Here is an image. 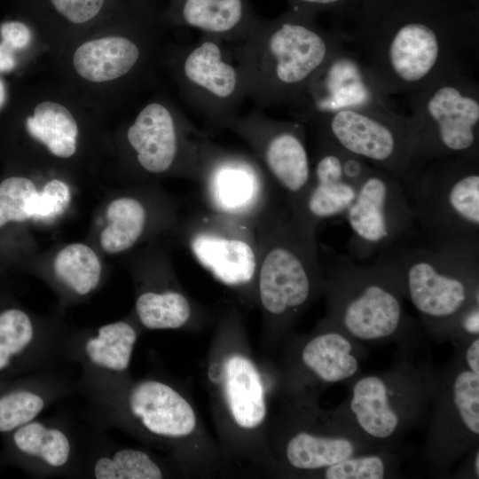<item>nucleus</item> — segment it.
Listing matches in <instances>:
<instances>
[{"label":"nucleus","mask_w":479,"mask_h":479,"mask_svg":"<svg viewBox=\"0 0 479 479\" xmlns=\"http://www.w3.org/2000/svg\"><path fill=\"white\" fill-rule=\"evenodd\" d=\"M97 479H159L162 477L160 467L141 451L124 449L118 451L112 459L100 458L94 466Z\"/></svg>","instance_id":"33"},{"label":"nucleus","mask_w":479,"mask_h":479,"mask_svg":"<svg viewBox=\"0 0 479 479\" xmlns=\"http://www.w3.org/2000/svg\"><path fill=\"white\" fill-rule=\"evenodd\" d=\"M71 200L68 185L63 180L53 178L38 192L35 220L49 221L62 215Z\"/></svg>","instance_id":"36"},{"label":"nucleus","mask_w":479,"mask_h":479,"mask_svg":"<svg viewBox=\"0 0 479 479\" xmlns=\"http://www.w3.org/2000/svg\"><path fill=\"white\" fill-rule=\"evenodd\" d=\"M453 343L466 365L479 374V335L462 339Z\"/></svg>","instance_id":"39"},{"label":"nucleus","mask_w":479,"mask_h":479,"mask_svg":"<svg viewBox=\"0 0 479 479\" xmlns=\"http://www.w3.org/2000/svg\"><path fill=\"white\" fill-rule=\"evenodd\" d=\"M109 18L51 55L56 82L102 116L155 85L169 44L161 13L145 1Z\"/></svg>","instance_id":"2"},{"label":"nucleus","mask_w":479,"mask_h":479,"mask_svg":"<svg viewBox=\"0 0 479 479\" xmlns=\"http://www.w3.org/2000/svg\"><path fill=\"white\" fill-rule=\"evenodd\" d=\"M20 112L28 138L60 161L75 158L84 128L104 117L56 82L32 89Z\"/></svg>","instance_id":"19"},{"label":"nucleus","mask_w":479,"mask_h":479,"mask_svg":"<svg viewBox=\"0 0 479 479\" xmlns=\"http://www.w3.org/2000/svg\"><path fill=\"white\" fill-rule=\"evenodd\" d=\"M122 139L137 169L197 182L208 135L196 128L164 92L146 99L122 126Z\"/></svg>","instance_id":"10"},{"label":"nucleus","mask_w":479,"mask_h":479,"mask_svg":"<svg viewBox=\"0 0 479 479\" xmlns=\"http://www.w3.org/2000/svg\"><path fill=\"white\" fill-rule=\"evenodd\" d=\"M13 441L20 451L40 457L51 467H61L68 459L70 445L66 435L39 422L20 426L13 435Z\"/></svg>","instance_id":"31"},{"label":"nucleus","mask_w":479,"mask_h":479,"mask_svg":"<svg viewBox=\"0 0 479 479\" xmlns=\"http://www.w3.org/2000/svg\"><path fill=\"white\" fill-rule=\"evenodd\" d=\"M397 351L384 371L362 374L346 386L349 394L334 410L362 436L380 446H397L427 420L432 394L430 359Z\"/></svg>","instance_id":"7"},{"label":"nucleus","mask_w":479,"mask_h":479,"mask_svg":"<svg viewBox=\"0 0 479 479\" xmlns=\"http://www.w3.org/2000/svg\"><path fill=\"white\" fill-rule=\"evenodd\" d=\"M132 413L152 433L181 437L190 435L196 417L189 403L169 385L156 381L137 384L129 398Z\"/></svg>","instance_id":"23"},{"label":"nucleus","mask_w":479,"mask_h":479,"mask_svg":"<svg viewBox=\"0 0 479 479\" xmlns=\"http://www.w3.org/2000/svg\"><path fill=\"white\" fill-rule=\"evenodd\" d=\"M38 191L26 177L12 176L0 183V228L9 222L35 219Z\"/></svg>","instance_id":"32"},{"label":"nucleus","mask_w":479,"mask_h":479,"mask_svg":"<svg viewBox=\"0 0 479 479\" xmlns=\"http://www.w3.org/2000/svg\"><path fill=\"white\" fill-rule=\"evenodd\" d=\"M327 297L326 320L360 343H395L416 353L422 326L405 310L404 296L389 273L373 262H358L330 247H319Z\"/></svg>","instance_id":"5"},{"label":"nucleus","mask_w":479,"mask_h":479,"mask_svg":"<svg viewBox=\"0 0 479 479\" xmlns=\"http://www.w3.org/2000/svg\"><path fill=\"white\" fill-rule=\"evenodd\" d=\"M166 67L184 101L212 127L224 129L247 98L240 71L222 40L202 35L195 43H169Z\"/></svg>","instance_id":"11"},{"label":"nucleus","mask_w":479,"mask_h":479,"mask_svg":"<svg viewBox=\"0 0 479 479\" xmlns=\"http://www.w3.org/2000/svg\"><path fill=\"white\" fill-rule=\"evenodd\" d=\"M357 193V188L344 180L311 181L300 211L301 220L318 229L325 220L345 216Z\"/></svg>","instance_id":"28"},{"label":"nucleus","mask_w":479,"mask_h":479,"mask_svg":"<svg viewBox=\"0 0 479 479\" xmlns=\"http://www.w3.org/2000/svg\"><path fill=\"white\" fill-rule=\"evenodd\" d=\"M412 452L402 444L383 446L358 453L323 470L326 479H385L401 477L404 462L411 460Z\"/></svg>","instance_id":"27"},{"label":"nucleus","mask_w":479,"mask_h":479,"mask_svg":"<svg viewBox=\"0 0 479 479\" xmlns=\"http://www.w3.org/2000/svg\"><path fill=\"white\" fill-rule=\"evenodd\" d=\"M4 98H5V90H4L3 82L0 80V107H2V106L4 105Z\"/></svg>","instance_id":"42"},{"label":"nucleus","mask_w":479,"mask_h":479,"mask_svg":"<svg viewBox=\"0 0 479 479\" xmlns=\"http://www.w3.org/2000/svg\"><path fill=\"white\" fill-rule=\"evenodd\" d=\"M313 124L318 138L400 178L413 165L411 119L394 108H344L322 116Z\"/></svg>","instance_id":"13"},{"label":"nucleus","mask_w":479,"mask_h":479,"mask_svg":"<svg viewBox=\"0 0 479 479\" xmlns=\"http://www.w3.org/2000/svg\"><path fill=\"white\" fill-rule=\"evenodd\" d=\"M367 350L363 345L326 319L322 329L302 346L300 360L320 383L347 385L361 373Z\"/></svg>","instance_id":"22"},{"label":"nucleus","mask_w":479,"mask_h":479,"mask_svg":"<svg viewBox=\"0 0 479 479\" xmlns=\"http://www.w3.org/2000/svg\"><path fill=\"white\" fill-rule=\"evenodd\" d=\"M161 13L168 27H191L224 43H237L260 25L249 0H169Z\"/></svg>","instance_id":"20"},{"label":"nucleus","mask_w":479,"mask_h":479,"mask_svg":"<svg viewBox=\"0 0 479 479\" xmlns=\"http://www.w3.org/2000/svg\"><path fill=\"white\" fill-rule=\"evenodd\" d=\"M290 7L298 8L315 15L330 13L336 18L349 19L365 0H287Z\"/></svg>","instance_id":"37"},{"label":"nucleus","mask_w":479,"mask_h":479,"mask_svg":"<svg viewBox=\"0 0 479 479\" xmlns=\"http://www.w3.org/2000/svg\"><path fill=\"white\" fill-rule=\"evenodd\" d=\"M341 151L343 179L357 189L367 176L372 166L358 156L342 150Z\"/></svg>","instance_id":"38"},{"label":"nucleus","mask_w":479,"mask_h":479,"mask_svg":"<svg viewBox=\"0 0 479 479\" xmlns=\"http://www.w3.org/2000/svg\"><path fill=\"white\" fill-rule=\"evenodd\" d=\"M422 461L446 474L479 445V374L471 371L456 349L443 367L432 368V394Z\"/></svg>","instance_id":"12"},{"label":"nucleus","mask_w":479,"mask_h":479,"mask_svg":"<svg viewBox=\"0 0 479 479\" xmlns=\"http://www.w3.org/2000/svg\"><path fill=\"white\" fill-rule=\"evenodd\" d=\"M29 317L18 309L0 313V371L5 368L12 356L20 353L33 339Z\"/></svg>","instance_id":"34"},{"label":"nucleus","mask_w":479,"mask_h":479,"mask_svg":"<svg viewBox=\"0 0 479 479\" xmlns=\"http://www.w3.org/2000/svg\"><path fill=\"white\" fill-rule=\"evenodd\" d=\"M458 2L467 4L473 6H479V0H456Z\"/></svg>","instance_id":"43"},{"label":"nucleus","mask_w":479,"mask_h":479,"mask_svg":"<svg viewBox=\"0 0 479 479\" xmlns=\"http://www.w3.org/2000/svg\"><path fill=\"white\" fill-rule=\"evenodd\" d=\"M349 20L346 43L389 98L468 72L467 58L478 56L479 6L456 0H365Z\"/></svg>","instance_id":"1"},{"label":"nucleus","mask_w":479,"mask_h":479,"mask_svg":"<svg viewBox=\"0 0 479 479\" xmlns=\"http://www.w3.org/2000/svg\"><path fill=\"white\" fill-rule=\"evenodd\" d=\"M56 276L81 295L96 288L101 277L98 255L83 243H72L61 248L53 261Z\"/></svg>","instance_id":"29"},{"label":"nucleus","mask_w":479,"mask_h":479,"mask_svg":"<svg viewBox=\"0 0 479 479\" xmlns=\"http://www.w3.org/2000/svg\"><path fill=\"white\" fill-rule=\"evenodd\" d=\"M255 225L261 304L270 316L290 320L325 294L317 229L294 215L282 199L270 206Z\"/></svg>","instance_id":"6"},{"label":"nucleus","mask_w":479,"mask_h":479,"mask_svg":"<svg viewBox=\"0 0 479 479\" xmlns=\"http://www.w3.org/2000/svg\"><path fill=\"white\" fill-rule=\"evenodd\" d=\"M317 15L290 7L274 19H263L232 56L247 98L258 108L290 106L328 59L346 44L339 27L325 29Z\"/></svg>","instance_id":"3"},{"label":"nucleus","mask_w":479,"mask_h":479,"mask_svg":"<svg viewBox=\"0 0 479 479\" xmlns=\"http://www.w3.org/2000/svg\"><path fill=\"white\" fill-rule=\"evenodd\" d=\"M18 66L17 54L4 43H0V72H10Z\"/></svg>","instance_id":"41"},{"label":"nucleus","mask_w":479,"mask_h":479,"mask_svg":"<svg viewBox=\"0 0 479 479\" xmlns=\"http://www.w3.org/2000/svg\"><path fill=\"white\" fill-rule=\"evenodd\" d=\"M407 98L412 166L453 157L479 159V84L473 75H450Z\"/></svg>","instance_id":"9"},{"label":"nucleus","mask_w":479,"mask_h":479,"mask_svg":"<svg viewBox=\"0 0 479 479\" xmlns=\"http://www.w3.org/2000/svg\"><path fill=\"white\" fill-rule=\"evenodd\" d=\"M141 323L149 329H173L184 326L192 316L189 300L181 292L146 291L136 302Z\"/></svg>","instance_id":"30"},{"label":"nucleus","mask_w":479,"mask_h":479,"mask_svg":"<svg viewBox=\"0 0 479 479\" xmlns=\"http://www.w3.org/2000/svg\"><path fill=\"white\" fill-rule=\"evenodd\" d=\"M351 234L348 255L372 262L415 230L401 178L372 166L344 216Z\"/></svg>","instance_id":"16"},{"label":"nucleus","mask_w":479,"mask_h":479,"mask_svg":"<svg viewBox=\"0 0 479 479\" xmlns=\"http://www.w3.org/2000/svg\"><path fill=\"white\" fill-rule=\"evenodd\" d=\"M416 231L440 247L479 255V159L414 165L401 178Z\"/></svg>","instance_id":"8"},{"label":"nucleus","mask_w":479,"mask_h":479,"mask_svg":"<svg viewBox=\"0 0 479 479\" xmlns=\"http://www.w3.org/2000/svg\"><path fill=\"white\" fill-rule=\"evenodd\" d=\"M466 460L455 474L457 478H479V445L474 447L466 455Z\"/></svg>","instance_id":"40"},{"label":"nucleus","mask_w":479,"mask_h":479,"mask_svg":"<svg viewBox=\"0 0 479 479\" xmlns=\"http://www.w3.org/2000/svg\"><path fill=\"white\" fill-rule=\"evenodd\" d=\"M252 149L292 212L300 211L312 181V163L302 122L278 120L258 108L224 126Z\"/></svg>","instance_id":"15"},{"label":"nucleus","mask_w":479,"mask_h":479,"mask_svg":"<svg viewBox=\"0 0 479 479\" xmlns=\"http://www.w3.org/2000/svg\"><path fill=\"white\" fill-rule=\"evenodd\" d=\"M31 27L50 55L56 53L107 17L111 0H42Z\"/></svg>","instance_id":"24"},{"label":"nucleus","mask_w":479,"mask_h":479,"mask_svg":"<svg viewBox=\"0 0 479 479\" xmlns=\"http://www.w3.org/2000/svg\"><path fill=\"white\" fill-rule=\"evenodd\" d=\"M336 413L338 420L323 431L300 430L288 438L285 455L291 467L319 470L353 455L382 447L369 441Z\"/></svg>","instance_id":"21"},{"label":"nucleus","mask_w":479,"mask_h":479,"mask_svg":"<svg viewBox=\"0 0 479 479\" xmlns=\"http://www.w3.org/2000/svg\"><path fill=\"white\" fill-rule=\"evenodd\" d=\"M372 262L392 278L432 339L451 340L461 315L479 303V255L436 246L416 229Z\"/></svg>","instance_id":"4"},{"label":"nucleus","mask_w":479,"mask_h":479,"mask_svg":"<svg viewBox=\"0 0 479 479\" xmlns=\"http://www.w3.org/2000/svg\"><path fill=\"white\" fill-rule=\"evenodd\" d=\"M184 232L192 257L220 283L241 287L256 280L258 241L254 223L208 210L188 219Z\"/></svg>","instance_id":"17"},{"label":"nucleus","mask_w":479,"mask_h":479,"mask_svg":"<svg viewBox=\"0 0 479 479\" xmlns=\"http://www.w3.org/2000/svg\"><path fill=\"white\" fill-rule=\"evenodd\" d=\"M394 108L390 98L376 87L354 51L343 45L306 85L289 106L295 120L314 123L344 108Z\"/></svg>","instance_id":"18"},{"label":"nucleus","mask_w":479,"mask_h":479,"mask_svg":"<svg viewBox=\"0 0 479 479\" xmlns=\"http://www.w3.org/2000/svg\"><path fill=\"white\" fill-rule=\"evenodd\" d=\"M196 183L208 211L254 224L282 198L253 153L224 148L208 137L202 144Z\"/></svg>","instance_id":"14"},{"label":"nucleus","mask_w":479,"mask_h":479,"mask_svg":"<svg viewBox=\"0 0 479 479\" xmlns=\"http://www.w3.org/2000/svg\"><path fill=\"white\" fill-rule=\"evenodd\" d=\"M224 387L228 407L236 423L254 428L264 420L266 405L260 374L255 365L241 355L227 358Z\"/></svg>","instance_id":"25"},{"label":"nucleus","mask_w":479,"mask_h":479,"mask_svg":"<svg viewBox=\"0 0 479 479\" xmlns=\"http://www.w3.org/2000/svg\"><path fill=\"white\" fill-rule=\"evenodd\" d=\"M148 210L139 199L119 197L107 206L106 226L99 235L102 249L107 254H119L131 248L145 232Z\"/></svg>","instance_id":"26"},{"label":"nucleus","mask_w":479,"mask_h":479,"mask_svg":"<svg viewBox=\"0 0 479 479\" xmlns=\"http://www.w3.org/2000/svg\"><path fill=\"white\" fill-rule=\"evenodd\" d=\"M43 398L29 391H16L0 398V432L30 422L43 409Z\"/></svg>","instance_id":"35"}]
</instances>
